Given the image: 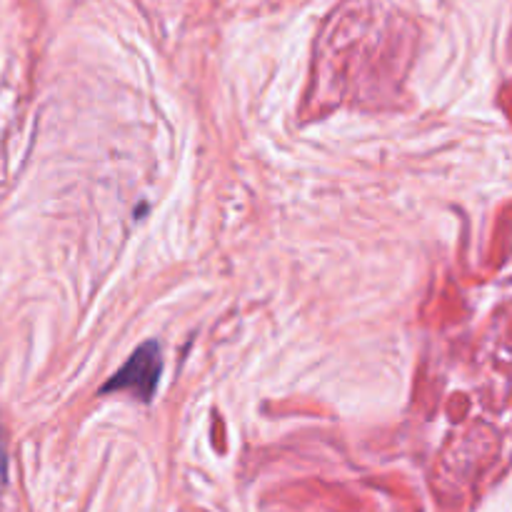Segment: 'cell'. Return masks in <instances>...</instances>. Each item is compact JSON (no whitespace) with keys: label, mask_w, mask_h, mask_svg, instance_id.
<instances>
[{"label":"cell","mask_w":512,"mask_h":512,"mask_svg":"<svg viewBox=\"0 0 512 512\" xmlns=\"http://www.w3.org/2000/svg\"><path fill=\"white\" fill-rule=\"evenodd\" d=\"M163 375V355L155 340H145L135 353L125 360L123 368L100 388V393H133L140 403H150Z\"/></svg>","instance_id":"obj_1"},{"label":"cell","mask_w":512,"mask_h":512,"mask_svg":"<svg viewBox=\"0 0 512 512\" xmlns=\"http://www.w3.org/2000/svg\"><path fill=\"white\" fill-rule=\"evenodd\" d=\"M5 478V455H3V448H0V480Z\"/></svg>","instance_id":"obj_2"}]
</instances>
